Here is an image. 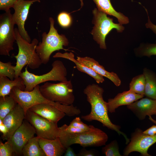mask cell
Wrapping results in <instances>:
<instances>
[{"label":"cell","instance_id":"obj_27","mask_svg":"<svg viewBox=\"0 0 156 156\" xmlns=\"http://www.w3.org/2000/svg\"><path fill=\"white\" fill-rule=\"evenodd\" d=\"M134 51L137 57H150L152 55H156V43H141L138 47L134 49Z\"/></svg>","mask_w":156,"mask_h":156},{"label":"cell","instance_id":"obj_1","mask_svg":"<svg viewBox=\"0 0 156 156\" xmlns=\"http://www.w3.org/2000/svg\"><path fill=\"white\" fill-rule=\"evenodd\" d=\"M104 92L102 88L94 83L88 85L84 89L83 93L90 105L91 110L89 114L82 116L81 118L89 122L93 120L99 122L103 127L115 131L119 135H122L125 140L126 144H127L130 142L129 139L120 131V127L112 123L109 117L107 102L103 98Z\"/></svg>","mask_w":156,"mask_h":156},{"label":"cell","instance_id":"obj_24","mask_svg":"<svg viewBox=\"0 0 156 156\" xmlns=\"http://www.w3.org/2000/svg\"><path fill=\"white\" fill-rule=\"evenodd\" d=\"M38 136L30 139L23 147L22 150L24 156H46L40 146Z\"/></svg>","mask_w":156,"mask_h":156},{"label":"cell","instance_id":"obj_4","mask_svg":"<svg viewBox=\"0 0 156 156\" xmlns=\"http://www.w3.org/2000/svg\"><path fill=\"white\" fill-rule=\"evenodd\" d=\"M90 129L77 133H68L60 127L58 137L63 145L66 149L74 144H79L83 148L105 145L108 137L101 130L90 125Z\"/></svg>","mask_w":156,"mask_h":156},{"label":"cell","instance_id":"obj_41","mask_svg":"<svg viewBox=\"0 0 156 156\" xmlns=\"http://www.w3.org/2000/svg\"><path fill=\"white\" fill-rule=\"evenodd\" d=\"M81 2V8L83 5V0H79Z\"/></svg>","mask_w":156,"mask_h":156},{"label":"cell","instance_id":"obj_23","mask_svg":"<svg viewBox=\"0 0 156 156\" xmlns=\"http://www.w3.org/2000/svg\"><path fill=\"white\" fill-rule=\"evenodd\" d=\"M145 80L144 96L146 97L156 100V74L146 68L143 70Z\"/></svg>","mask_w":156,"mask_h":156},{"label":"cell","instance_id":"obj_34","mask_svg":"<svg viewBox=\"0 0 156 156\" xmlns=\"http://www.w3.org/2000/svg\"><path fill=\"white\" fill-rule=\"evenodd\" d=\"M60 127L66 132L70 133H77L85 131L81 129L64 124Z\"/></svg>","mask_w":156,"mask_h":156},{"label":"cell","instance_id":"obj_36","mask_svg":"<svg viewBox=\"0 0 156 156\" xmlns=\"http://www.w3.org/2000/svg\"><path fill=\"white\" fill-rule=\"evenodd\" d=\"M144 8L146 12L148 18V22L145 24V26L146 28L151 29L156 35V25L154 24L151 22L149 18L147 10L145 8Z\"/></svg>","mask_w":156,"mask_h":156},{"label":"cell","instance_id":"obj_21","mask_svg":"<svg viewBox=\"0 0 156 156\" xmlns=\"http://www.w3.org/2000/svg\"><path fill=\"white\" fill-rule=\"evenodd\" d=\"M93 0L99 10L116 17L119 23L122 25L127 24L129 23V19L127 17L115 10L112 5L110 0Z\"/></svg>","mask_w":156,"mask_h":156},{"label":"cell","instance_id":"obj_12","mask_svg":"<svg viewBox=\"0 0 156 156\" xmlns=\"http://www.w3.org/2000/svg\"><path fill=\"white\" fill-rule=\"evenodd\" d=\"M35 134L34 127L27 120H24L21 126L7 140L11 144L14 153L18 156L23 155V147L30 139L34 137Z\"/></svg>","mask_w":156,"mask_h":156},{"label":"cell","instance_id":"obj_29","mask_svg":"<svg viewBox=\"0 0 156 156\" xmlns=\"http://www.w3.org/2000/svg\"><path fill=\"white\" fill-rule=\"evenodd\" d=\"M102 153L106 156H122L119 151V147L116 140L112 141L102 148Z\"/></svg>","mask_w":156,"mask_h":156},{"label":"cell","instance_id":"obj_22","mask_svg":"<svg viewBox=\"0 0 156 156\" xmlns=\"http://www.w3.org/2000/svg\"><path fill=\"white\" fill-rule=\"evenodd\" d=\"M14 87H17L21 90L24 91L25 86L24 81L21 77L19 76L11 80L7 77L0 76V96L9 95Z\"/></svg>","mask_w":156,"mask_h":156},{"label":"cell","instance_id":"obj_6","mask_svg":"<svg viewBox=\"0 0 156 156\" xmlns=\"http://www.w3.org/2000/svg\"><path fill=\"white\" fill-rule=\"evenodd\" d=\"M52 68L48 73L42 75H37L29 72L27 66L24 71L21 72L19 76L23 79L25 88L24 91H30L38 85L48 81L67 80V69L63 62L59 60L54 61L52 64Z\"/></svg>","mask_w":156,"mask_h":156},{"label":"cell","instance_id":"obj_7","mask_svg":"<svg viewBox=\"0 0 156 156\" xmlns=\"http://www.w3.org/2000/svg\"><path fill=\"white\" fill-rule=\"evenodd\" d=\"M94 26L91 31L94 40L99 45L102 49H106L107 47L105 39L107 35L113 29L121 33L125 29L122 25L114 22L113 19L107 16L106 13L95 8L92 11Z\"/></svg>","mask_w":156,"mask_h":156},{"label":"cell","instance_id":"obj_32","mask_svg":"<svg viewBox=\"0 0 156 156\" xmlns=\"http://www.w3.org/2000/svg\"><path fill=\"white\" fill-rule=\"evenodd\" d=\"M69 125L81 129L85 131H89L91 129L90 125H88L83 123L78 117L74 119Z\"/></svg>","mask_w":156,"mask_h":156},{"label":"cell","instance_id":"obj_11","mask_svg":"<svg viewBox=\"0 0 156 156\" xmlns=\"http://www.w3.org/2000/svg\"><path fill=\"white\" fill-rule=\"evenodd\" d=\"M156 142V134L148 135L144 133L141 129L137 128L131 133L130 140L124 149L123 155L128 156L135 151L142 156H151L148 153V149Z\"/></svg>","mask_w":156,"mask_h":156},{"label":"cell","instance_id":"obj_2","mask_svg":"<svg viewBox=\"0 0 156 156\" xmlns=\"http://www.w3.org/2000/svg\"><path fill=\"white\" fill-rule=\"evenodd\" d=\"M40 86L38 85L31 91H22L17 87H14L9 95L15 100L23 109L26 114L27 111L32 106L40 104L50 105L65 113L66 115L72 116L81 113L80 110L73 104L68 105L52 102L44 97L41 93Z\"/></svg>","mask_w":156,"mask_h":156},{"label":"cell","instance_id":"obj_31","mask_svg":"<svg viewBox=\"0 0 156 156\" xmlns=\"http://www.w3.org/2000/svg\"><path fill=\"white\" fill-rule=\"evenodd\" d=\"M14 152L12 145L8 140L3 143L0 142V156H12Z\"/></svg>","mask_w":156,"mask_h":156},{"label":"cell","instance_id":"obj_10","mask_svg":"<svg viewBox=\"0 0 156 156\" xmlns=\"http://www.w3.org/2000/svg\"><path fill=\"white\" fill-rule=\"evenodd\" d=\"M25 119L34 127L37 136L46 139L54 140L58 137L60 129L57 124L28 109Z\"/></svg>","mask_w":156,"mask_h":156},{"label":"cell","instance_id":"obj_37","mask_svg":"<svg viewBox=\"0 0 156 156\" xmlns=\"http://www.w3.org/2000/svg\"><path fill=\"white\" fill-rule=\"evenodd\" d=\"M0 131L3 133L2 138L3 140L5 138L8 133V130L6 126L3 122V120L0 119Z\"/></svg>","mask_w":156,"mask_h":156},{"label":"cell","instance_id":"obj_5","mask_svg":"<svg viewBox=\"0 0 156 156\" xmlns=\"http://www.w3.org/2000/svg\"><path fill=\"white\" fill-rule=\"evenodd\" d=\"M50 28L48 33H42V42H39L36 47V51L42 64H47L50 56L55 51L60 49L66 50L63 46L68 45L69 41L64 34H59L54 26V21L51 17L49 18Z\"/></svg>","mask_w":156,"mask_h":156},{"label":"cell","instance_id":"obj_9","mask_svg":"<svg viewBox=\"0 0 156 156\" xmlns=\"http://www.w3.org/2000/svg\"><path fill=\"white\" fill-rule=\"evenodd\" d=\"M10 10L0 16V55L10 56L16 41L14 25Z\"/></svg>","mask_w":156,"mask_h":156},{"label":"cell","instance_id":"obj_25","mask_svg":"<svg viewBox=\"0 0 156 156\" xmlns=\"http://www.w3.org/2000/svg\"><path fill=\"white\" fill-rule=\"evenodd\" d=\"M17 103L13 98L9 95L0 96V119L3 120Z\"/></svg>","mask_w":156,"mask_h":156},{"label":"cell","instance_id":"obj_38","mask_svg":"<svg viewBox=\"0 0 156 156\" xmlns=\"http://www.w3.org/2000/svg\"><path fill=\"white\" fill-rule=\"evenodd\" d=\"M144 134L149 135H154L156 134V125H153L143 131Z\"/></svg>","mask_w":156,"mask_h":156},{"label":"cell","instance_id":"obj_3","mask_svg":"<svg viewBox=\"0 0 156 156\" xmlns=\"http://www.w3.org/2000/svg\"><path fill=\"white\" fill-rule=\"evenodd\" d=\"M16 41L18 51L14 56L16 59L15 78L19 77L23 67L27 65L32 69L39 68L42 64L41 59L36 51V47L38 41L34 38L29 43L24 39L19 34L18 28H14Z\"/></svg>","mask_w":156,"mask_h":156},{"label":"cell","instance_id":"obj_17","mask_svg":"<svg viewBox=\"0 0 156 156\" xmlns=\"http://www.w3.org/2000/svg\"><path fill=\"white\" fill-rule=\"evenodd\" d=\"M76 59L98 74L109 79L116 86L118 87L120 85L121 81L117 74L113 72H109L106 70L103 66L93 58L87 56H77Z\"/></svg>","mask_w":156,"mask_h":156},{"label":"cell","instance_id":"obj_33","mask_svg":"<svg viewBox=\"0 0 156 156\" xmlns=\"http://www.w3.org/2000/svg\"><path fill=\"white\" fill-rule=\"evenodd\" d=\"M19 0H0V10L7 12L14 7Z\"/></svg>","mask_w":156,"mask_h":156},{"label":"cell","instance_id":"obj_20","mask_svg":"<svg viewBox=\"0 0 156 156\" xmlns=\"http://www.w3.org/2000/svg\"><path fill=\"white\" fill-rule=\"evenodd\" d=\"M53 58H62L69 60L74 63L77 69L79 71L85 73L93 78L98 83H102L104 81L103 77L96 72L91 68L84 65L75 59L73 53L65 52L62 53L57 52L53 56Z\"/></svg>","mask_w":156,"mask_h":156},{"label":"cell","instance_id":"obj_16","mask_svg":"<svg viewBox=\"0 0 156 156\" xmlns=\"http://www.w3.org/2000/svg\"><path fill=\"white\" fill-rule=\"evenodd\" d=\"M144 96L129 90L119 93L113 98L108 99L107 102L108 112L111 113L115 112L116 109L119 106L129 105Z\"/></svg>","mask_w":156,"mask_h":156},{"label":"cell","instance_id":"obj_30","mask_svg":"<svg viewBox=\"0 0 156 156\" xmlns=\"http://www.w3.org/2000/svg\"><path fill=\"white\" fill-rule=\"evenodd\" d=\"M57 19L59 24L63 28L69 27L72 22V18L70 13L65 11L61 12L59 13Z\"/></svg>","mask_w":156,"mask_h":156},{"label":"cell","instance_id":"obj_35","mask_svg":"<svg viewBox=\"0 0 156 156\" xmlns=\"http://www.w3.org/2000/svg\"><path fill=\"white\" fill-rule=\"evenodd\" d=\"M97 152L94 150H87L85 148L81 149L77 154L78 156H95L97 155Z\"/></svg>","mask_w":156,"mask_h":156},{"label":"cell","instance_id":"obj_39","mask_svg":"<svg viewBox=\"0 0 156 156\" xmlns=\"http://www.w3.org/2000/svg\"><path fill=\"white\" fill-rule=\"evenodd\" d=\"M64 156H78L77 154H76L70 146L68 147L66 150L64 155Z\"/></svg>","mask_w":156,"mask_h":156},{"label":"cell","instance_id":"obj_13","mask_svg":"<svg viewBox=\"0 0 156 156\" xmlns=\"http://www.w3.org/2000/svg\"><path fill=\"white\" fill-rule=\"evenodd\" d=\"M40 2V0H19L15 4L13 9L14 12L12 14V20L17 26L18 32L22 37L27 42L31 40L25 27V23L32 4L35 2Z\"/></svg>","mask_w":156,"mask_h":156},{"label":"cell","instance_id":"obj_15","mask_svg":"<svg viewBox=\"0 0 156 156\" xmlns=\"http://www.w3.org/2000/svg\"><path fill=\"white\" fill-rule=\"evenodd\" d=\"M25 113L23 108L17 103L14 108L3 119V122L8 130L5 140L11 137L25 119Z\"/></svg>","mask_w":156,"mask_h":156},{"label":"cell","instance_id":"obj_19","mask_svg":"<svg viewBox=\"0 0 156 156\" xmlns=\"http://www.w3.org/2000/svg\"><path fill=\"white\" fill-rule=\"evenodd\" d=\"M38 141L46 156H61L66 152V148L62 144L59 137L54 140L39 137Z\"/></svg>","mask_w":156,"mask_h":156},{"label":"cell","instance_id":"obj_8","mask_svg":"<svg viewBox=\"0 0 156 156\" xmlns=\"http://www.w3.org/2000/svg\"><path fill=\"white\" fill-rule=\"evenodd\" d=\"M42 95L50 101L69 105L73 103L75 97L70 80L56 83H45L40 86Z\"/></svg>","mask_w":156,"mask_h":156},{"label":"cell","instance_id":"obj_40","mask_svg":"<svg viewBox=\"0 0 156 156\" xmlns=\"http://www.w3.org/2000/svg\"><path fill=\"white\" fill-rule=\"evenodd\" d=\"M149 119L152 122L154 123L155 125H156V120L153 119L151 116H149Z\"/></svg>","mask_w":156,"mask_h":156},{"label":"cell","instance_id":"obj_14","mask_svg":"<svg viewBox=\"0 0 156 156\" xmlns=\"http://www.w3.org/2000/svg\"><path fill=\"white\" fill-rule=\"evenodd\" d=\"M140 120H143L146 116L156 115V100L147 97L142 98L127 105Z\"/></svg>","mask_w":156,"mask_h":156},{"label":"cell","instance_id":"obj_18","mask_svg":"<svg viewBox=\"0 0 156 156\" xmlns=\"http://www.w3.org/2000/svg\"><path fill=\"white\" fill-rule=\"evenodd\" d=\"M36 114L55 123L66 115L53 106L47 104H40L34 105L28 109Z\"/></svg>","mask_w":156,"mask_h":156},{"label":"cell","instance_id":"obj_28","mask_svg":"<svg viewBox=\"0 0 156 156\" xmlns=\"http://www.w3.org/2000/svg\"><path fill=\"white\" fill-rule=\"evenodd\" d=\"M15 66L12 65L10 62L4 63L0 61V76L8 77L11 80L15 77Z\"/></svg>","mask_w":156,"mask_h":156},{"label":"cell","instance_id":"obj_26","mask_svg":"<svg viewBox=\"0 0 156 156\" xmlns=\"http://www.w3.org/2000/svg\"><path fill=\"white\" fill-rule=\"evenodd\" d=\"M145 86V78L142 73L132 79L129 84V90L137 94L144 96Z\"/></svg>","mask_w":156,"mask_h":156}]
</instances>
